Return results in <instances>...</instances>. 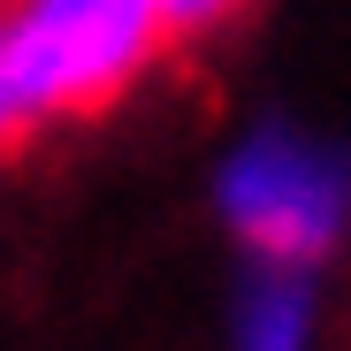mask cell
I'll return each instance as SVG.
<instances>
[{"label": "cell", "instance_id": "obj_3", "mask_svg": "<svg viewBox=\"0 0 351 351\" xmlns=\"http://www.w3.org/2000/svg\"><path fill=\"white\" fill-rule=\"evenodd\" d=\"M313 328H321V282H313V267L252 260V275L237 290V313H229V343L237 351H313Z\"/></svg>", "mask_w": 351, "mask_h": 351}, {"label": "cell", "instance_id": "obj_2", "mask_svg": "<svg viewBox=\"0 0 351 351\" xmlns=\"http://www.w3.org/2000/svg\"><path fill=\"white\" fill-rule=\"evenodd\" d=\"M214 221L252 260L321 275L351 237V153L298 123H260L214 168Z\"/></svg>", "mask_w": 351, "mask_h": 351}, {"label": "cell", "instance_id": "obj_4", "mask_svg": "<svg viewBox=\"0 0 351 351\" xmlns=\"http://www.w3.org/2000/svg\"><path fill=\"white\" fill-rule=\"evenodd\" d=\"M160 8V23L176 31V38H199V31H214V23H229L245 8V0H153Z\"/></svg>", "mask_w": 351, "mask_h": 351}, {"label": "cell", "instance_id": "obj_1", "mask_svg": "<svg viewBox=\"0 0 351 351\" xmlns=\"http://www.w3.org/2000/svg\"><path fill=\"white\" fill-rule=\"evenodd\" d=\"M176 31L153 0H0V53L31 123H84L138 92Z\"/></svg>", "mask_w": 351, "mask_h": 351}, {"label": "cell", "instance_id": "obj_5", "mask_svg": "<svg viewBox=\"0 0 351 351\" xmlns=\"http://www.w3.org/2000/svg\"><path fill=\"white\" fill-rule=\"evenodd\" d=\"M31 130H38V123H31V107H23V92H16V77H8V53H0V160H8Z\"/></svg>", "mask_w": 351, "mask_h": 351}]
</instances>
